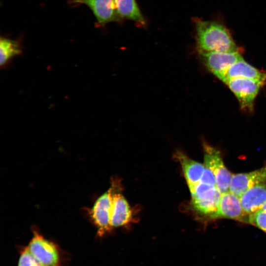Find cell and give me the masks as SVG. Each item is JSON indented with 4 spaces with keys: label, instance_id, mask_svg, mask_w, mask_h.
Segmentation results:
<instances>
[{
    "label": "cell",
    "instance_id": "8",
    "mask_svg": "<svg viewBox=\"0 0 266 266\" xmlns=\"http://www.w3.org/2000/svg\"><path fill=\"white\" fill-rule=\"evenodd\" d=\"M111 200L112 189L110 187L97 199L91 209V217L100 236L109 232L112 229L110 225Z\"/></svg>",
    "mask_w": 266,
    "mask_h": 266
},
{
    "label": "cell",
    "instance_id": "2",
    "mask_svg": "<svg viewBox=\"0 0 266 266\" xmlns=\"http://www.w3.org/2000/svg\"><path fill=\"white\" fill-rule=\"evenodd\" d=\"M190 194V204L193 212L200 218L216 219L222 195L218 188L200 181Z\"/></svg>",
    "mask_w": 266,
    "mask_h": 266
},
{
    "label": "cell",
    "instance_id": "17",
    "mask_svg": "<svg viewBox=\"0 0 266 266\" xmlns=\"http://www.w3.org/2000/svg\"><path fill=\"white\" fill-rule=\"evenodd\" d=\"M248 224L266 233V211L260 209L249 214Z\"/></svg>",
    "mask_w": 266,
    "mask_h": 266
},
{
    "label": "cell",
    "instance_id": "9",
    "mask_svg": "<svg viewBox=\"0 0 266 266\" xmlns=\"http://www.w3.org/2000/svg\"><path fill=\"white\" fill-rule=\"evenodd\" d=\"M70 3L87 5L100 25L121 20L117 12L115 0H71Z\"/></svg>",
    "mask_w": 266,
    "mask_h": 266
},
{
    "label": "cell",
    "instance_id": "7",
    "mask_svg": "<svg viewBox=\"0 0 266 266\" xmlns=\"http://www.w3.org/2000/svg\"><path fill=\"white\" fill-rule=\"evenodd\" d=\"M119 185L113 182L110 211V225L112 228L125 226L130 223L133 218V212L127 200L120 192Z\"/></svg>",
    "mask_w": 266,
    "mask_h": 266
},
{
    "label": "cell",
    "instance_id": "12",
    "mask_svg": "<svg viewBox=\"0 0 266 266\" xmlns=\"http://www.w3.org/2000/svg\"><path fill=\"white\" fill-rule=\"evenodd\" d=\"M175 156L181 165L190 192H192L200 182L205 166L190 159L180 151H177Z\"/></svg>",
    "mask_w": 266,
    "mask_h": 266
},
{
    "label": "cell",
    "instance_id": "15",
    "mask_svg": "<svg viewBox=\"0 0 266 266\" xmlns=\"http://www.w3.org/2000/svg\"><path fill=\"white\" fill-rule=\"evenodd\" d=\"M117 13L122 19L130 20L142 25H146L135 0H115Z\"/></svg>",
    "mask_w": 266,
    "mask_h": 266
},
{
    "label": "cell",
    "instance_id": "19",
    "mask_svg": "<svg viewBox=\"0 0 266 266\" xmlns=\"http://www.w3.org/2000/svg\"><path fill=\"white\" fill-rule=\"evenodd\" d=\"M200 181L202 182L217 187L215 177L213 173L205 166Z\"/></svg>",
    "mask_w": 266,
    "mask_h": 266
},
{
    "label": "cell",
    "instance_id": "5",
    "mask_svg": "<svg viewBox=\"0 0 266 266\" xmlns=\"http://www.w3.org/2000/svg\"><path fill=\"white\" fill-rule=\"evenodd\" d=\"M27 248L43 266H61L60 254L57 246L36 231Z\"/></svg>",
    "mask_w": 266,
    "mask_h": 266
},
{
    "label": "cell",
    "instance_id": "14",
    "mask_svg": "<svg viewBox=\"0 0 266 266\" xmlns=\"http://www.w3.org/2000/svg\"><path fill=\"white\" fill-rule=\"evenodd\" d=\"M238 77L259 80L265 83L266 72L256 68L243 59L229 68L222 81L226 84L229 80Z\"/></svg>",
    "mask_w": 266,
    "mask_h": 266
},
{
    "label": "cell",
    "instance_id": "20",
    "mask_svg": "<svg viewBox=\"0 0 266 266\" xmlns=\"http://www.w3.org/2000/svg\"><path fill=\"white\" fill-rule=\"evenodd\" d=\"M261 209L263 211H266V202L263 205Z\"/></svg>",
    "mask_w": 266,
    "mask_h": 266
},
{
    "label": "cell",
    "instance_id": "3",
    "mask_svg": "<svg viewBox=\"0 0 266 266\" xmlns=\"http://www.w3.org/2000/svg\"><path fill=\"white\" fill-rule=\"evenodd\" d=\"M203 164L213 173L217 187L222 194L230 191L232 174L225 166L220 151L206 142H203Z\"/></svg>",
    "mask_w": 266,
    "mask_h": 266
},
{
    "label": "cell",
    "instance_id": "4",
    "mask_svg": "<svg viewBox=\"0 0 266 266\" xmlns=\"http://www.w3.org/2000/svg\"><path fill=\"white\" fill-rule=\"evenodd\" d=\"M264 83L259 80L238 77L229 80L226 84L236 97L241 109L252 112L255 99Z\"/></svg>",
    "mask_w": 266,
    "mask_h": 266
},
{
    "label": "cell",
    "instance_id": "11",
    "mask_svg": "<svg viewBox=\"0 0 266 266\" xmlns=\"http://www.w3.org/2000/svg\"><path fill=\"white\" fill-rule=\"evenodd\" d=\"M266 182V166L248 173L232 174L230 192L240 197L253 186Z\"/></svg>",
    "mask_w": 266,
    "mask_h": 266
},
{
    "label": "cell",
    "instance_id": "10",
    "mask_svg": "<svg viewBox=\"0 0 266 266\" xmlns=\"http://www.w3.org/2000/svg\"><path fill=\"white\" fill-rule=\"evenodd\" d=\"M227 218L248 224L249 215L242 207L239 197L229 191L222 193L216 219Z\"/></svg>",
    "mask_w": 266,
    "mask_h": 266
},
{
    "label": "cell",
    "instance_id": "6",
    "mask_svg": "<svg viewBox=\"0 0 266 266\" xmlns=\"http://www.w3.org/2000/svg\"><path fill=\"white\" fill-rule=\"evenodd\" d=\"M200 55L206 68L221 81L232 65L243 59L239 52L200 51Z\"/></svg>",
    "mask_w": 266,
    "mask_h": 266
},
{
    "label": "cell",
    "instance_id": "16",
    "mask_svg": "<svg viewBox=\"0 0 266 266\" xmlns=\"http://www.w3.org/2000/svg\"><path fill=\"white\" fill-rule=\"evenodd\" d=\"M22 52L20 42L15 40L1 37L0 39V66L5 68L11 63L12 60Z\"/></svg>",
    "mask_w": 266,
    "mask_h": 266
},
{
    "label": "cell",
    "instance_id": "1",
    "mask_svg": "<svg viewBox=\"0 0 266 266\" xmlns=\"http://www.w3.org/2000/svg\"><path fill=\"white\" fill-rule=\"evenodd\" d=\"M196 30L199 51L239 52L230 32L221 23L199 20L196 22Z\"/></svg>",
    "mask_w": 266,
    "mask_h": 266
},
{
    "label": "cell",
    "instance_id": "18",
    "mask_svg": "<svg viewBox=\"0 0 266 266\" xmlns=\"http://www.w3.org/2000/svg\"><path fill=\"white\" fill-rule=\"evenodd\" d=\"M17 266H43L30 253L27 247L21 252Z\"/></svg>",
    "mask_w": 266,
    "mask_h": 266
},
{
    "label": "cell",
    "instance_id": "13",
    "mask_svg": "<svg viewBox=\"0 0 266 266\" xmlns=\"http://www.w3.org/2000/svg\"><path fill=\"white\" fill-rule=\"evenodd\" d=\"M239 198L243 209L246 214L249 215L261 209L266 202V182L253 186Z\"/></svg>",
    "mask_w": 266,
    "mask_h": 266
}]
</instances>
